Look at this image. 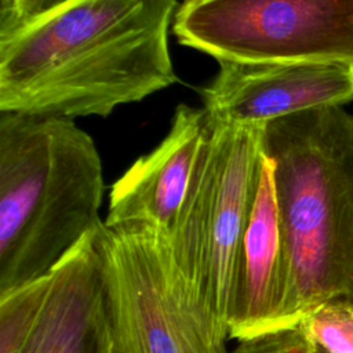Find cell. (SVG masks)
<instances>
[{"instance_id":"12","label":"cell","mask_w":353,"mask_h":353,"mask_svg":"<svg viewBox=\"0 0 353 353\" xmlns=\"http://www.w3.org/2000/svg\"><path fill=\"white\" fill-rule=\"evenodd\" d=\"M50 273L0 294V353H21L41 307Z\"/></svg>"},{"instance_id":"10","label":"cell","mask_w":353,"mask_h":353,"mask_svg":"<svg viewBox=\"0 0 353 353\" xmlns=\"http://www.w3.org/2000/svg\"><path fill=\"white\" fill-rule=\"evenodd\" d=\"M287 263L273 183L263 153L258 190L243 243V296L229 339L243 341L285 330Z\"/></svg>"},{"instance_id":"9","label":"cell","mask_w":353,"mask_h":353,"mask_svg":"<svg viewBox=\"0 0 353 353\" xmlns=\"http://www.w3.org/2000/svg\"><path fill=\"white\" fill-rule=\"evenodd\" d=\"M99 228L51 269L46 296L21 353H116L98 250Z\"/></svg>"},{"instance_id":"8","label":"cell","mask_w":353,"mask_h":353,"mask_svg":"<svg viewBox=\"0 0 353 353\" xmlns=\"http://www.w3.org/2000/svg\"><path fill=\"white\" fill-rule=\"evenodd\" d=\"M211 132L204 108L178 105L164 139L113 183L105 225L142 223L168 237Z\"/></svg>"},{"instance_id":"4","label":"cell","mask_w":353,"mask_h":353,"mask_svg":"<svg viewBox=\"0 0 353 353\" xmlns=\"http://www.w3.org/2000/svg\"><path fill=\"white\" fill-rule=\"evenodd\" d=\"M98 250L116 353H230L228 332L186 283L165 234L103 222Z\"/></svg>"},{"instance_id":"15","label":"cell","mask_w":353,"mask_h":353,"mask_svg":"<svg viewBox=\"0 0 353 353\" xmlns=\"http://www.w3.org/2000/svg\"><path fill=\"white\" fill-rule=\"evenodd\" d=\"M4 1H7V0H0V4H1V3H4Z\"/></svg>"},{"instance_id":"6","label":"cell","mask_w":353,"mask_h":353,"mask_svg":"<svg viewBox=\"0 0 353 353\" xmlns=\"http://www.w3.org/2000/svg\"><path fill=\"white\" fill-rule=\"evenodd\" d=\"M262 127L212 123L201 156L210 193V269L207 306L228 332L243 296V243L262 161Z\"/></svg>"},{"instance_id":"11","label":"cell","mask_w":353,"mask_h":353,"mask_svg":"<svg viewBox=\"0 0 353 353\" xmlns=\"http://www.w3.org/2000/svg\"><path fill=\"white\" fill-rule=\"evenodd\" d=\"M298 327L316 353H353L352 299L332 298L320 303Z\"/></svg>"},{"instance_id":"14","label":"cell","mask_w":353,"mask_h":353,"mask_svg":"<svg viewBox=\"0 0 353 353\" xmlns=\"http://www.w3.org/2000/svg\"><path fill=\"white\" fill-rule=\"evenodd\" d=\"M68 0H7L0 4V37L7 36Z\"/></svg>"},{"instance_id":"17","label":"cell","mask_w":353,"mask_h":353,"mask_svg":"<svg viewBox=\"0 0 353 353\" xmlns=\"http://www.w3.org/2000/svg\"><path fill=\"white\" fill-rule=\"evenodd\" d=\"M313 353H316V352H313Z\"/></svg>"},{"instance_id":"16","label":"cell","mask_w":353,"mask_h":353,"mask_svg":"<svg viewBox=\"0 0 353 353\" xmlns=\"http://www.w3.org/2000/svg\"><path fill=\"white\" fill-rule=\"evenodd\" d=\"M183 1H193V0H183Z\"/></svg>"},{"instance_id":"3","label":"cell","mask_w":353,"mask_h":353,"mask_svg":"<svg viewBox=\"0 0 353 353\" xmlns=\"http://www.w3.org/2000/svg\"><path fill=\"white\" fill-rule=\"evenodd\" d=\"M103 192L99 152L74 119L0 112V294L98 229Z\"/></svg>"},{"instance_id":"1","label":"cell","mask_w":353,"mask_h":353,"mask_svg":"<svg viewBox=\"0 0 353 353\" xmlns=\"http://www.w3.org/2000/svg\"><path fill=\"white\" fill-rule=\"evenodd\" d=\"M176 0H68L0 37V112L109 116L178 81Z\"/></svg>"},{"instance_id":"5","label":"cell","mask_w":353,"mask_h":353,"mask_svg":"<svg viewBox=\"0 0 353 353\" xmlns=\"http://www.w3.org/2000/svg\"><path fill=\"white\" fill-rule=\"evenodd\" d=\"M178 41L216 61H353V0H193Z\"/></svg>"},{"instance_id":"13","label":"cell","mask_w":353,"mask_h":353,"mask_svg":"<svg viewBox=\"0 0 353 353\" xmlns=\"http://www.w3.org/2000/svg\"><path fill=\"white\" fill-rule=\"evenodd\" d=\"M230 353H313V349L296 325L237 341Z\"/></svg>"},{"instance_id":"7","label":"cell","mask_w":353,"mask_h":353,"mask_svg":"<svg viewBox=\"0 0 353 353\" xmlns=\"http://www.w3.org/2000/svg\"><path fill=\"white\" fill-rule=\"evenodd\" d=\"M218 62L201 88L203 108L215 124L263 125L302 110L353 101V61Z\"/></svg>"},{"instance_id":"2","label":"cell","mask_w":353,"mask_h":353,"mask_svg":"<svg viewBox=\"0 0 353 353\" xmlns=\"http://www.w3.org/2000/svg\"><path fill=\"white\" fill-rule=\"evenodd\" d=\"M285 263V327L332 298L353 301V116L320 106L268 121Z\"/></svg>"}]
</instances>
